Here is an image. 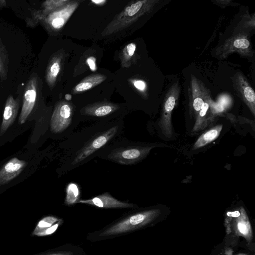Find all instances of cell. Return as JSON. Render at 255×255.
Instances as JSON below:
<instances>
[{"label": "cell", "instance_id": "d6a6232c", "mask_svg": "<svg viewBox=\"0 0 255 255\" xmlns=\"http://www.w3.org/2000/svg\"><path fill=\"white\" fill-rule=\"evenodd\" d=\"M235 255H248L246 254L240 253V254H236Z\"/></svg>", "mask_w": 255, "mask_h": 255}, {"label": "cell", "instance_id": "7c38bea8", "mask_svg": "<svg viewBox=\"0 0 255 255\" xmlns=\"http://www.w3.org/2000/svg\"><path fill=\"white\" fill-rule=\"evenodd\" d=\"M118 128V126L113 127L89 142L78 152L72 164L75 165L81 162L103 146L116 134Z\"/></svg>", "mask_w": 255, "mask_h": 255}, {"label": "cell", "instance_id": "7402d4cb", "mask_svg": "<svg viewBox=\"0 0 255 255\" xmlns=\"http://www.w3.org/2000/svg\"><path fill=\"white\" fill-rule=\"evenodd\" d=\"M255 15H244L241 20L235 27L233 33H247L255 29Z\"/></svg>", "mask_w": 255, "mask_h": 255}, {"label": "cell", "instance_id": "9a60e30c", "mask_svg": "<svg viewBox=\"0 0 255 255\" xmlns=\"http://www.w3.org/2000/svg\"><path fill=\"white\" fill-rule=\"evenodd\" d=\"M27 162L17 157L9 160L0 169V186L6 184L16 178L23 170Z\"/></svg>", "mask_w": 255, "mask_h": 255}, {"label": "cell", "instance_id": "d6986e66", "mask_svg": "<svg viewBox=\"0 0 255 255\" xmlns=\"http://www.w3.org/2000/svg\"><path fill=\"white\" fill-rule=\"evenodd\" d=\"M61 223V219L54 216L46 217L38 223L33 233L39 236L50 235L55 232Z\"/></svg>", "mask_w": 255, "mask_h": 255}, {"label": "cell", "instance_id": "6da1fadb", "mask_svg": "<svg viewBox=\"0 0 255 255\" xmlns=\"http://www.w3.org/2000/svg\"><path fill=\"white\" fill-rule=\"evenodd\" d=\"M158 2L157 0L131 1L105 27L102 33V36L111 35L130 25L145 13L151 11Z\"/></svg>", "mask_w": 255, "mask_h": 255}, {"label": "cell", "instance_id": "603a6c76", "mask_svg": "<svg viewBox=\"0 0 255 255\" xmlns=\"http://www.w3.org/2000/svg\"><path fill=\"white\" fill-rule=\"evenodd\" d=\"M8 63L7 50L0 38V79L2 81L7 78Z\"/></svg>", "mask_w": 255, "mask_h": 255}, {"label": "cell", "instance_id": "5bb4252c", "mask_svg": "<svg viewBox=\"0 0 255 255\" xmlns=\"http://www.w3.org/2000/svg\"><path fill=\"white\" fill-rule=\"evenodd\" d=\"M77 203L89 204L102 208H131L134 205L119 201L108 193L96 196L92 199L79 200Z\"/></svg>", "mask_w": 255, "mask_h": 255}, {"label": "cell", "instance_id": "5b68a950", "mask_svg": "<svg viewBox=\"0 0 255 255\" xmlns=\"http://www.w3.org/2000/svg\"><path fill=\"white\" fill-rule=\"evenodd\" d=\"M180 92V85L178 81L175 82L169 88L163 101L158 126L163 135L168 138L173 135L171 116L177 103Z\"/></svg>", "mask_w": 255, "mask_h": 255}, {"label": "cell", "instance_id": "cb8c5ba5", "mask_svg": "<svg viewBox=\"0 0 255 255\" xmlns=\"http://www.w3.org/2000/svg\"><path fill=\"white\" fill-rule=\"evenodd\" d=\"M80 191L78 185L74 183L68 184L66 188L65 204L67 205H73L79 201Z\"/></svg>", "mask_w": 255, "mask_h": 255}, {"label": "cell", "instance_id": "83f0119b", "mask_svg": "<svg viewBox=\"0 0 255 255\" xmlns=\"http://www.w3.org/2000/svg\"><path fill=\"white\" fill-rule=\"evenodd\" d=\"M214 3H215L216 4H218L220 5L222 7H225L227 5H228L229 4H230L232 1L231 0H215L213 1Z\"/></svg>", "mask_w": 255, "mask_h": 255}, {"label": "cell", "instance_id": "f546056e", "mask_svg": "<svg viewBox=\"0 0 255 255\" xmlns=\"http://www.w3.org/2000/svg\"><path fill=\"white\" fill-rule=\"evenodd\" d=\"M91 1L97 5H103L107 2L105 0H92Z\"/></svg>", "mask_w": 255, "mask_h": 255}, {"label": "cell", "instance_id": "9c48e42d", "mask_svg": "<svg viewBox=\"0 0 255 255\" xmlns=\"http://www.w3.org/2000/svg\"><path fill=\"white\" fill-rule=\"evenodd\" d=\"M224 110L212 99L210 92L206 95L205 101L198 113L192 128V132L197 133L207 128L215 118L222 114Z\"/></svg>", "mask_w": 255, "mask_h": 255}, {"label": "cell", "instance_id": "277c9868", "mask_svg": "<svg viewBox=\"0 0 255 255\" xmlns=\"http://www.w3.org/2000/svg\"><path fill=\"white\" fill-rule=\"evenodd\" d=\"M234 52L246 58H251L254 56L255 53L249 39V33H233L216 48L215 55L220 59H224Z\"/></svg>", "mask_w": 255, "mask_h": 255}, {"label": "cell", "instance_id": "2e32d148", "mask_svg": "<svg viewBox=\"0 0 255 255\" xmlns=\"http://www.w3.org/2000/svg\"><path fill=\"white\" fill-rule=\"evenodd\" d=\"M20 105L19 97L14 99L9 95L6 101L3 113V118L0 126V136L3 135L14 123L18 112Z\"/></svg>", "mask_w": 255, "mask_h": 255}, {"label": "cell", "instance_id": "d4e9b609", "mask_svg": "<svg viewBox=\"0 0 255 255\" xmlns=\"http://www.w3.org/2000/svg\"><path fill=\"white\" fill-rule=\"evenodd\" d=\"M136 49L134 43H130L124 48L121 57V65L123 67H128L131 64L132 59Z\"/></svg>", "mask_w": 255, "mask_h": 255}, {"label": "cell", "instance_id": "30bf717a", "mask_svg": "<svg viewBox=\"0 0 255 255\" xmlns=\"http://www.w3.org/2000/svg\"><path fill=\"white\" fill-rule=\"evenodd\" d=\"M234 89L240 99L255 117V93L247 79L241 72H236L232 77Z\"/></svg>", "mask_w": 255, "mask_h": 255}, {"label": "cell", "instance_id": "ba28073f", "mask_svg": "<svg viewBox=\"0 0 255 255\" xmlns=\"http://www.w3.org/2000/svg\"><path fill=\"white\" fill-rule=\"evenodd\" d=\"M155 145L132 146L113 150L108 158L123 165H129L140 161L146 157Z\"/></svg>", "mask_w": 255, "mask_h": 255}, {"label": "cell", "instance_id": "3957f363", "mask_svg": "<svg viewBox=\"0 0 255 255\" xmlns=\"http://www.w3.org/2000/svg\"><path fill=\"white\" fill-rule=\"evenodd\" d=\"M227 235L242 237L248 243H252L253 233L251 222L244 207L227 212L224 221Z\"/></svg>", "mask_w": 255, "mask_h": 255}, {"label": "cell", "instance_id": "4dcf8cb0", "mask_svg": "<svg viewBox=\"0 0 255 255\" xmlns=\"http://www.w3.org/2000/svg\"><path fill=\"white\" fill-rule=\"evenodd\" d=\"M6 6V1L4 0H0V7H5Z\"/></svg>", "mask_w": 255, "mask_h": 255}, {"label": "cell", "instance_id": "ac0fdd59", "mask_svg": "<svg viewBox=\"0 0 255 255\" xmlns=\"http://www.w3.org/2000/svg\"><path fill=\"white\" fill-rule=\"evenodd\" d=\"M62 56L60 54H54L50 59L45 74V79L50 89L54 87L62 65Z\"/></svg>", "mask_w": 255, "mask_h": 255}, {"label": "cell", "instance_id": "7a4b0ae2", "mask_svg": "<svg viewBox=\"0 0 255 255\" xmlns=\"http://www.w3.org/2000/svg\"><path fill=\"white\" fill-rule=\"evenodd\" d=\"M161 210L153 209L135 213L119 221L103 231L101 236H112L127 233L151 223L161 215Z\"/></svg>", "mask_w": 255, "mask_h": 255}, {"label": "cell", "instance_id": "44dd1931", "mask_svg": "<svg viewBox=\"0 0 255 255\" xmlns=\"http://www.w3.org/2000/svg\"><path fill=\"white\" fill-rule=\"evenodd\" d=\"M107 77L102 74H96L84 78L74 88L73 93L83 92L99 85L106 80Z\"/></svg>", "mask_w": 255, "mask_h": 255}, {"label": "cell", "instance_id": "4316f807", "mask_svg": "<svg viewBox=\"0 0 255 255\" xmlns=\"http://www.w3.org/2000/svg\"><path fill=\"white\" fill-rule=\"evenodd\" d=\"M133 84L137 89L141 91H144L146 88L145 83L142 80H134Z\"/></svg>", "mask_w": 255, "mask_h": 255}, {"label": "cell", "instance_id": "4fadbf2b", "mask_svg": "<svg viewBox=\"0 0 255 255\" xmlns=\"http://www.w3.org/2000/svg\"><path fill=\"white\" fill-rule=\"evenodd\" d=\"M209 91L203 83L193 75H191L189 89V109L193 117L196 118Z\"/></svg>", "mask_w": 255, "mask_h": 255}, {"label": "cell", "instance_id": "8992f818", "mask_svg": "<svg viewBox=\"0 0 255 255\" xmlns=\"http://www.w3.org/2000/svg\"><path fill=\"white\" fill-rule=\"evenodd\" d=\"M41 79L33 73L26 82L22 98V105L18 119L20 124H24L34 108L41 94Z\"/></svg>", "mask_w": 255, "mask_h": 255}, {"label": "cell", "instance_id": "8fae6325", "mask_svg": "<svg viewBox=\"0 0 255 255\" xmlns=\"http://www.w3.org/2000/svg\"><path fill=\"white\" fill-rule=\"evenodd\" d=\"M73 115V107L71 103L64 101L56 106L50 121V128L54 133L64 130L70 124Z\"/></svg>", "mask_w": 255, "mask_h": 255}, {"label": "cell", "instance_id": "f1b7e54d", "mask_svg": "<svg viewBox=\"0 0 255 255\" xmlns=\"http://www.w3.org/2000/svg\"><path fill=\"white\" fill-rule=\"evenodd\" d=\"M73 255V254L71 252H64L53 253V254H49L47 255Z\"/></svg>", "mask_w": 255, "mask_h": 255}, {"label": "cell", "instance_id": "ffe728a7", "mask_svg": "<svg viewBox=\"0 0 255 255\" xmlns=\"http://www.w3.org/2000/svg\"><path fill=\"white\" fill-rule=\"evenodd\" d=\"M222 128L223 125L220 124L207 130L195 142L192 149L196 150L202 148L213 142L219 136Z\"/></svg>", "mask_w": 255, "mask_h": 255}, {"label": "cell", "instance_id": "484cf974", "mask_svg": "<svg viewBox=\"0 0 255 255\" xmlns=\"http://www.w3.org/2000/svg\"><path fill=\"white\" fill-rule=\"evenodd\" d=\"M96 58L93 56L88 57L86 60V62L90 69L93 71H96L97 67L96 64Z\"/></svg>", "mask_w": 255, "mask_h": 255}, {"label": "cell", "instance_id": "e0dca14e", "mask_svg": "<svg viewBox=\"0 0 255 255\" xmlns=\"http://www.w3.org/2000/svg\"><path fill=\"white\" fill-rule=\"evenodd\" d=\"M119 108L118 105L107 102H98L85 107L83 113L87 116L103 117L109 115Z\"/></svg>", "mask_w": 255, "mask_h": 255}, {"label": "cell", "instance_id": "1f68e13d", "mask_svg": "<svg viewBox=\"0 0 255 255\" xmlns=\"http://www.w3.org/2000/svg\"><path fill=\"white\" fill-rule=\"evenodd\" d=\"M65 98L67 100H70L71 99V95L70 94H66L65 96Z\"/></svg>", "mask_w": 255, "mask_h": 255}, {"label": "cell", "instance_id": "52a82bcc", "mask_svg": "<svg viewBox=\"0 0 255 255\" xmlns=\"http://www.w3.org/2000/svg\"><path fill=\"white\" fill-rule=\"evenodd\" d=\"M80 1L71 0L68 3L55 9L40 21L50 32L60 30L78 7Z\"/></svg>", "mask_w": 255, "mask_h": 255}]
</instances>
